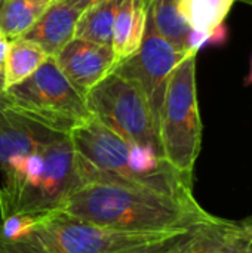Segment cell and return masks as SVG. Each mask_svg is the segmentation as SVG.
I'll return each mask as SVG.
<instances>
[{
    "mask_svg": "<svg viewBox=\"0 0 252 253\" xmlns=\"http://www.w3.org/2000/svg\"><path fill=\"white\" fill-rule=\"evenodd\" d=\"M244 83H245V86H251L252 84V58H251V68H250V73H248V76L245 77Z\"/></svg>",
    "mask_w": 252,
    "mask_h": 253,
    "instance_id": "44dd1931",
    "label": "cell"
},
{
    "mask_svg": "<svg viewBox=\"0 0 252 253\" xmlns=\"http://www.w3.org/2000/svg\"><path fill=\"white\" fill-rule=\"evenodd\" d=\"M39 215H12L0 222V237L3 240H19L28 236L37 224Z\"/></svg>",
    "mask_w": 252,
    "mask_h": 253,
    "instance_id": "e0dca14e",
    "label": "cell"
},
{
    "mask_svg": "<svg viewBox=\"0 0 252 253\" xmlns=\"http://www.w3.org/2000/svg\"><path fill=\"white\" fill-rule=\"evenodd\" d=\"M238 0H180V15L193 33H211L223 25Z\"/></svg>",
    "mask_w": 252,
    "mask_h": 253,
    "instance_id": "2e32d148",
    "label": "cell"
},
{
    "mask_svg": "<svg viewBox=\"0 0 252 253\" xmlns=\"http://www.w3.org/2000/svg\"><path fill=\"white\" fill-rule=\"evenodd\" d=\"M190 230L174 233L119 231L52 211L39 215L37 224L28 236L19 240L0 237V253H123L163 245Z\"/></svg>",
    "mask_w": 252,
    "mask_h": 253,
    "instance_id": "7a4b0ae2",
    "label": "cell"
},
{
    "mask_svg": "<svg viewBox=\"0 0 252 253\" xmlns=\"http://www.w3.org/2000/svg\"><path fill=\"white\" fill-rule=\"evenodd\" d=\"M104 228L131 233H174L209 219L193 191L169 193L123 182H88L56 209Z\"/></svg>",
    "mask_w": 252,
    "mask_h": 253,
    "instance_id": "6da1fadb",
    "label": "cell"
},
{
    "mask_svg": "<svg viewBox=\"0 0 252 253\" xmlns=\"http://www.w3.org/2000/svg\"><path fill=\"white\" fill-rule=\"evenodd\" d=\"M67 135L55 132L12 108L0 93V170L10 160L39 151Z\"/></svg>",
    "mask_w": 252,
    "mask_h": 253,
    "instance_id": "ba28073f",
    "label": "cell"
},
{
    "mask_svg": "<svg viewBox=\"0 0 252 253\" xmlns=\"http://www.w3.org/2000/svg\"><path fill=\"white\" fill-rule=\"evenodd\" d=\"M239 1H242V3H247V4H251L252 6V0H239Z\"/></svg>",
    "mask_w": 252,
    "mask_h": 253,
    "instance_id": "603a6c76",
    "label": "cell"
},
{
    "mask_svg": "<svg viewBox=\"0 0 252 253\" xmlns=\"http://www.w3.org/2000/svg\"><path fill=\"white\" fill-rule=\"evenodd\" d=\"M211 218V216H209ZM201 225V224H199ZM196 225L195 228H192L190 231L175 237L174 240L171 242H166L163 245H159V246H153V248H146V249H137V251H129V252H123V253H181L184 251V248L190 243L193 234L196 233L198 227Z\"/></svg>",
    "mask_w": 252,
    "mask_h": 253,
    "instance_id": "ac0fdd59",
    "label": "cell"
},
{
    "mask_svg": "<svg viewBox=\"0 0 252 253\" xmlns=\"http://www.w3.org/2000/svg\"><path fill=\"white\" fill-rule=\"evenodd\" d=\"M4 90V79H3V70H0V93Z\"/></svg>",
    "mask_w": 252,
    "mask_h": 253,
    "instance_id": "7402d4cb",
    "label": "cell"
},
{
    "mask_svg": "<svg viewBox=\"0 0 252 253\" xmlns=\"http://www.w3.org/2000/svg\"><path fill=\"white\" fill-rule=\"evenodd\" d=\"M206 221H208V219H206ZM202 224H203V222H202ZM202 224H201V225H202ZM201 225H199V227H201ZM199 227H198L196 233L193 234L190 243L184 248V251L181 253H205V251H203V243H202V239H201V234H199Z\"/></svg>",
    "mask_w": 252,
    "mask_h": 253,
    "instance_id": "d6986e66",
    "label": "cell"
},
{
    "mask_svg": "<svg viewBox=\"0 0 252 253\" xmlns=\"http://www.w3.org/2000/svg\"><path fill=\"white\" fill-rule=\"evenodd\" d=\"M85 99L92 117L116 135L129 144L149 145L163 157L150 105L135 83L111 73Z\"/></svg>",
    "mask_w": 252,
    "mask_h": 253,
    "instance_id": "5b68a950",
    "label": "cell"
},
{
    "mask_svg": "<svg viewBox=\"0 0 252 253\" xmlns=\"http://www.w3.org/2000/svg\"><path fill=\"white\" fill-rule=\"evenodd\" d=\"M199 234L205 253H252V216L236 221L211 215Z\"/></svg>",
    "mask_w": 252,
    "mask_h": 253,
    "instance_id": "30bf717a",
    "label": "cell"
},
{
    "mask_svg": "<svg viewBox=\"0 0 252 253\" xmlns=\"http://www.w3.org/2000/svg\"><path fill=\"white\" fill-rule=\"evenodd\" d=\"M120 0H102L86 9L79 18L74 37L113 49V27Z\"/></svg>",
    "mask_w": 252,
    "mask_h": 253,
    "instance_id": "9a60e30c",
    "label": "cell"
},
{
    "mask_svg": "<svg viewBox=\"0 0 252 253\" xmlns=\"http://www.w3.org/2000/svg\"><path fill=\"white\" fill-rule=\"evenodd\" d=\"M147 15L157 33L166 39L177 50L190 52L189 42L192 30L180 15V0H146Z\"/></svg>",
    "mask_w": 252,
    "mask_h": 253,
    "instance_id": "4fadbf2b",
    "label": "cell"
},
{
    "mask_svg": "<svg viewBox=\"0 0 252 253\" xmlns=\"http://www.w3.org/2000/svg\"><path fill=\"white\" fill-rule=\"evenodd\" d=\"M82 13V10L64 1L53 0L33 27L18 39L37 44L50 58H55L58 52L74 39L76 27Z\"/></svg>",
    "mask_w": 252,
    "mask_h": 253,
    "instance_id": "9c48e42d",
    "label": "cell"
},
{
    "mask_svg": "<svg viewBox=\"0 0 252 253\" xmlns=\"http://www.w3.org/2000/svg\"><path fill=\"white\" fill-rule=\"evenodd\" d=\"M59 1H64L67 4L82 10V12H85L86 9H89L91 6H94V4H97V3H100L102 0H59Z\"/></svg>",
    "mask_w": 252,
    "mask_h": 253,
    "instance_id": "ffe728a7",
    "label": "cell"
},
{
    "mask_svg": "<svg viewBox=\"0 0 252 253\" xmlns=\"http://www.w3.org/2000/svg\"><path fill=\"white\" fill-rule=\"evenodd\" d=\"M53 0H0V33L10 42L21 37Z\"/></svg>",
    "mask_w": 252,
    "mask_h": 253,
    "instance_id": "5bb4252c",
    "label": "cell"
},
{
    "mask_svg": "<svg viewBox=\"0 0 252 253\" xmlns=\"http://www.w3.org/2000/svg\"><path fill=\"white\" fill-rule=\"evenodd\" d=\"M187 53L177 50L166 39H163L147 15L146 34L140 49L119 62L113 70L114 74L135 83L141 89L150 105L157 130L169 79Z\"/></svg>",
    "mask_w": 252,
    "mask_h": 253,
    "instance_id": "8992f818",
    "label": "cell"
},
{
    "mask_svg": "<svg viewBox=\"0 0 252 253\" xmlns=\"http://www.w3.org/2000/svg\"><path fill=\"white\" fill-rule=\"evenodd\" d=\"M49 58L42 47L28 40L13 39L7 42L3 62L4 90L33 76Z\"/></svg>",
    "mask_w": 252,
    "mask_h": 253,
    "instance_id": "7c38bea8",
    "label": "cell"
},
{
    "mask_svg": "<svg viewBox=\"0 0 252 253\" xmlns=\"http://www.w3.org/2000/svg\"><path fill=\"white\" fill-rule=\"evenodd\" d=\"M12 108L64 135L92 117L86 99L49 58L33 76L1 92Z\"/></svg>",
    "mask_w": 252,
    "mask_h": 253,
    "instance_id": "277c9868",
    "label": "cell"
},
{
    "mask_svg": "<svg viewBox=\"0 0 252 253\" xmlns=\"http://www.w3.org/2000/svg\"><path fill=\"white\" fill-rule=\"evenodd\" d=\"M196 58V52H189L174 70L159 120L163 159L189 179H193L203 129L198 101Z\"/></svg>",
    "mask_w": 252,
    "mask_h": 253,
    "instance_id": "3957f363",
    "label": "cell"
},
{
    "mask_svg": "<svg viewBox=\"0 0 252 253\" xmlns=\"http://www.w3.org/2000/svg\"><path fill=\"white\" fill-rule=\"evenodd\" d=\"M146 0H120L113 27V52L117 64L140 49L146 34Z\"/></svg>",
    "mask_w": 252,
    "mask_h": 253,
    "instance_id": "8fae6325",
    "label": "cell"
},
{
    "mask_svg": "<svg viewBox=\"0 0 252 253\" xmlns=\"http://www.w3.org/2000/svg\"><path fill=\"white\" fill-rule=\"evenodd\" d=\"M1 40H4V37H3V36H1V33H0V42H1Z\"/></svg>",
    "mask_w": 252,
    "mask_h": 253,
    "instance_id": "cb8c5ba5",
    "label": "cell"
},
{
    "mask_svg": "<svg viewBox=\"0 0 252 253\" xmlns=\"http://www.w3.org/2000/svg\"><path fill=\"white\" fill-rule=\"evenodd\" d=\"M73 87L86 96L117 65L111 47L74 37L53 58Z\"/></svg>",
    "mask_w": 252,
    "mask_h": 253,
    "instance_id": "52a82bcc",
    "label": "cell"
}]
</instances>
